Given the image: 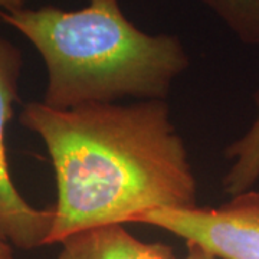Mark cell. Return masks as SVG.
Returning a JSON list of instances; mask_svg holds the SVG:
<instances>
[{
  "mask_svg": "<svg viewBox=\"0 0 259 259\" xmlns=\"http://www.w3.org/2000/svg\"><path fill=\"white\" fill-rule=\"evenodd\" d=\"M19 121L45 143L55 171L47 245L154 209L197 207V182L164 100L69 110L28 102Z\"/></svg>",
  "mask_w": 259,
  "mask_h": 259,
  "instance_id": "obj_1",
  "label": "cell"
},
{
  "mask_svg": "<svg viewBox=\"0 0 259 259\" xmlns=\"http://www.w3.org/2000/svg\"><path fill=\"white\" fill-rule=\"evenodd\" d=\"M40 54L48 71L44 104L69 110L125 97L164 100L189 55L175 35H151L125 18L118 0H91L64 10H0Z\"/></svg>",
  "mask_w": 259,
  "mask_h": 259,
  "instance_id": "obj_2",
  "label": "cell"
},
{
  "mask_svg": "<svg viewBox=\"0 0 259 259\" xmlns=\"http://www.w3.org/2000/svg\"><path fill=\"white\" fill-rule=\"evenodd\" d=\"M232 197L216 209H154L134 223L164 229L219 259H259V192L250 189Z\"/></svg>",
  "mask_w": 259,
  "mask_h": 259,
  "instance_id": "obj_3",
  "label": "cell"
},
{
  "mask_svg": "<svg viewBox=\"0 0 259 259\" xmlns=\"http://www.w3.org/2000/svg\"><path fill=\"white\" fill-rule=\"evenodd\" d=\"M22 66L20 49L0 36V232L13 246L35 249L48 243L55 212L54 207L40 210L30 206L19 193L10 176L5 131L13 117Z\"/></svg>",
  "mask_w": 259,
  "mask_h": 259,
  "instance_id": "obj_4",
  "label": "cell"
},
{
  "mask_svg": "<svg viewBox=\"0 0 259 259\" xmlns=\"http://www.w3.org/2000/svg\"><path fill=\"white\" fill-rule=\"evenodd\" d=\"M61 243L56 259H179L168 245L140 241L121 223L75 232Z\"/></svg>",
  "mask_w": 259,
  "mask_h": 259,
  "instance_id": "obj_5",
  "label": "cell"
},
{
  "mask_svg": "<svg viewBox=\"0 0 259 259\" xmlns=\"http://www.w3.org/2000/svg\"><path fill=\"white\" fill-rule=\"evenodd\" d=\"M258 117L246 134L225 150L232 166L223 177V190L231 196L250 190L259 180V95Z\"/></svg>",
  "mask_w": 259,
  "mask_h": 259,
  "instance_id": "obj_6",
  "label": "cell"
},
{
  "mask_svg": "<svg viewBox=\"0 0 259 259\" xmlns=\"http://www.w3.org/2000/svg\"><path fill=\"white\" fill-rule=\"evenodd\" d=\"M246 45L259 47V0H200Z\"/></svg>",
  "mask_w": 259,
  "mask_h": 259,
  "instance_id": "obj_7",
  "label": "cell"
},
{
  "mask_svg": "<svg viewBox=\"0 0 259 259\" xmlns=\"http://www.w3.org/2000/svg\"><path fill=\"white\" fill-rule=\"evenodd\" d=\"M186 246H187V252H186V256L183 259H219L213 253H210L209 250L199 246L197 243L186 242Z\"/></svg>",
  "mask_w": 259,
  "mask_h": 259,
  "instance_id": "obj_8",
  "label": "cell"
},
{
  "mask_svg": "<svg viewBox=\"0 0 259 259\" xmlns=\"http://www.w3.org/2000/svg\"><path fill=\"white\" fill-rule=\"evenodd\" d=\"M0 259H13L12 243L5 238L2 232H0Z\"/></svg>",
  "mask_w": 259,
  "mask_h": 259,
  "instance_id": "obj_9",
  "label": "cell"
},
{
  "mask_svg": "<svg viewBox=\"0 0 259 259\" xmlns=\"http://www.w3.org/2000/svg\"><path fill=\"white\" fill-rule=\"evenodd\" d=\"M23 2L25 0H0V10H15L25 8Z\"/></svg>",
  "mask_w": 259,
  "mask_h": 259,
  "instance_id": "obj_10",
  "label": "cell"
}]
</instances>
